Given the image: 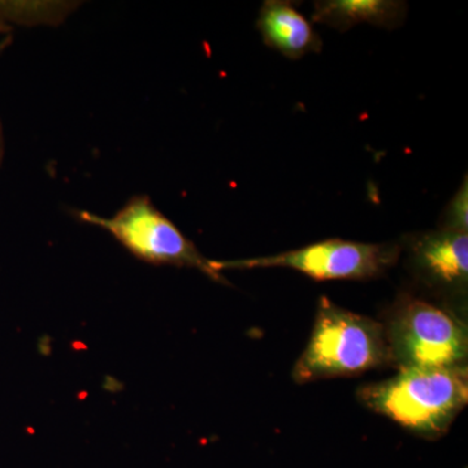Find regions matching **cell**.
<instances>
[{"mask_svg":"<svg viewBox=\"0 0 468 468\" xmlns=\"http://www.w3.org/2000/svg\"><path fill=\"white\" fill-rule=\"evenodd\" d=\"M363 405L428 439L445 435L468 402L464 367L399 369L358 390Z\"/></svg>","mask_w":468,"mask_h":468,"instance_id":"1","label":"cell"},{"mask_svg":"<svg viewBox=\"0 0 468 468\" xmlns=\"http://www.w3.org/2000/svg\"><path fill=\"white\" fill-rule=\"evenodd\" d=\"M388 363L392 358L384 325L322 297L313 334L295 363L292 378L303 384L356 377Z\"/></svg>","mask_w":468,"mask_h":468,"instance_id":"2","label":"cell"},{"mask_svg":"<svg viewBox=\"0 0 468 468\" xmlns=\"http://www.w3.org/2000/svg\"><path fill=\"white\" fill-rule=\"evenodd\" d=\"M85 223L109 232L138 260L155 266L196 268L215 282H224L218 261L207 260L190 239L154 206L149 197L135 196L113 217L77 212Z\"/></svg>","mask_w":468,"mask_h":468,"instance_id":"3","label":"cell"},{"mask_svg":"<svg viewBox=\"0 0 468 468\" xmlns=\"http://www.w3.org/2000/svg\"><path fill=\"white\" fill-rule=\"evenodd\" d=\"M385 332L390 358L399 369L466 366V325L430 302H403Z\"/></svg>","mask_w":468,"mask_h":468,"instance_id":"4","label":"cell"},{"mask_svg":"<svg viewBox=\"0 0 468 468\" xmlns=\"http://www.w3.org/2000/svg\"><path fill=\"white\" fill-rule=\"evenodd\" d=\"M399 249L394 245L325 239L304 248L242 261H218V271L249 268H291L318 282L367 280L383 275L396 264Z\"/></svg>","mask_w":468,"mask_h":468,"instance_id":"5","label":"cell"},{"mask_svg":"<svg viewBox=\"0 0 468 468\" xmlns=\"http://www.w3.org/2000/svg\"><path fill=\"white\" fill-rule=\"evenodd\" d=\"M420 272L435 284L462 288L468 280V234L441 229L424 234L412 249Z\"/></svg>","mask_w":468,"mask_h":468,"instance_id":"6","label":"cell"},{"mask_svg":"<svg viewBox=\"0 0 468 468\" xmlns=\"http://www.w3.org/2000/svg\"><path fill=\"white\" fill-rule=\"evenodd\" d=\"M257 27L268 48L297 60L322 50V38L307 18L298 12L295 3L267 0L258 16Z\"/></svg>","mask_w":468,"mask_h":468,"instance_id":"7","label":"cell"},{"mask_svg":"<svg viewBox=\"0 0 468 468\" xmlns=\"http://www.w3.org/2000/svg\"><path fill=\"white\" fill-rule=\"evenodd\" d=\"M408 5L393 0H324L314 3V23L346 32L356 24L380 27L401 26Z\"/></svg>","mask_w":468,"mask_h":468,"instance_id":"8","label":"cell"},{"mask_svg":"<svg viewBox=\"0 0 468 468\" xmlns=\"http://www.w3.org/2000/svg\"><path fill=\"white\" fill-rule=\"evenodd\" d=\"M468 185L467 178L462 184L461 189L449 203L445 214V229L466 232L468 229Z\"/></svg>","mask_w":468,"mask_h":468,"instance_id":"9","label":"cell"},{"mask_svg":"<svg viewBox=\"0 0 468 468\" xmlns=\"http://www.w3.org/2000/svg\"><path fill=\"white\" fill-rule=\"evenodd\" d=\"M3 155H5V137H3L2 122H0V165H2Z\"/></svg>","mask_w":468,"mask_h":468,"instance_id":"10","label":"cell"},{"mask_svg":"<svg viewBox=\"0 0 468 468\" xmlns=\"http://www.w3.org/2000/svg\"><path fill=\"white\" fill-rule=\"evenodd\" d=\"M11 32V27L7 26V24L3 23V21H0V36H3V34H7Z\"/></svg>","mask_w":468,"mask_h":468,"instance_id":"11","label":"cell"},{"mask_svg":"<svg viewBox=\"0 0 468 468\" xmlns=\"http://www.w3.org/2000/svg\"><path fill=\"white\" fill-rule=\"evenodd\" d=\"M9 42H11V38L9 37H5L3 41H0V54H2L3 50H5V48L9 45Z\"/></svg>","mask_w":468,"mask_h":468,"instance_id":"12","label":"cell"}]
</instances>
